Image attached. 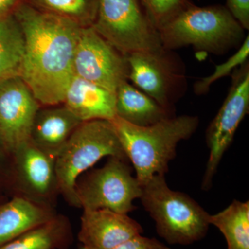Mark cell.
<instances>
[{
	"instance_id": "obj_1",
	"label": "cell",
	"mask_w": 249,
	"mask_h": 249,
	"mask_svg": "<svg viewBox=\"0 0 249 249\" xmlns=\"http://www.w3.org/2000/svg\"><path fill=\"white\" fill-rule=\"evenodd\" d=\"M13 14L25 39L21 78L40 105L62 104L74 76L73 59L83 27L71 19L42 12L24 0Z\"/></svg>"
},
{
	"instance_id": "obj_2",
	"label": "cell",
	"mask_w": 249,
	"mask_h": 249,
	"mask_svg": "<svg viewBox=\"0 0 249 249\" xmlns=\"http://www.w3.org/2000/svg\"><path fill=\"white\" fill-rule=\"evenodd\" d=\"M127 160L142 185L155 175L169 170L177 146L191 138L199 124L197 116H171L145 127L134 125L116 116L111 121Z\"/></svg>"
},
{
	"instance_id": "obj_3",
	"label": "cell",
	"mask_w": 249,
	"mask_h": 249,
	"mask_svg": "<svg viewBox=\"0 0 249 249\" xmlns=\"http://www.w3.org/2000/svg\"><path fill=\"white\" fill-rule=\"evenodd\" d=\"M142 186L141 202L168 244L190 245L206 237L210 214L186 193L170 189L165 175H154Z\"/></svg>"
},
{
	"instance_id": "obj_4",
	"label": "cell",
	"mask_w": 249,
	"mask_h": 249,
	"mask_svg": "<svg viewBox=\"0 0 249 249\" xmlns=\"http://www.w3.org/2000/svg\"><path fill=\"white\" fill-rule=\"evenodd\" d=\"M245 29L221 5L193 4L159 31L166 50L193 46L198 50L222 54L242 45Z\"/></svg>"
},
{
	"instance_id": "obj_5",
	"label": "cell",
	"mask_w": 249,
	"mask_h": 249,
	"mask_svg": "<svg viewBox=\"0 0 249 249\" xmlns=\"http://www.w3.org/2000/svg\"><path fill=\"white\" fill-rule=\"evenodd\" d=\"M106 157L128 160L111 121L96 119L82 122L55 160L58 192L69 204L79 207L77 181Z\"/></svg>"
},
{
	"instance_id": "obj_6",
	"label": "cell",
	"mask_w": 249,
	"mask_h": 249,
	"mask_svg": "<svg viewBox=\"0 0 249 249\" xmlns=\"http://www.w3.org/2000/svg\"><path fill=\"white\" fill-rule=\"evenodd\" d=\"M91 27L124 56L165 49L139 0H98Z\"/></svg>"
},
{
	"instance_id": "obj_7",
	"label": "cell",
	"mask_w": 249,
	"mask_h": 249,
	"mask_svg": "<svg viewBox=\"0 0 249 249\" xmlns=\"http://www.w3.org/2000/svg\"><path fill=\"white\" fill-rule=\"evenodd\" d=\"M76 193L78 206L83 210L128 214L136 209L133 201L142 196V186L127 160L110 157L102 168L77 181Z\"/></svg>"
},
{
	"instance_id": "obj_8",
	"label": "cell",
	"mask_w": 249,
	"mask_h": 249,
	"mask_svg": "<svg viewBox=\"0 0 249 249\" xmlns=\"http://www.w3.org/2000/svg\"><path fill=\"white\" fill-rule=\"evenodd\" d=\"M249 111V60L233 71L227 98L206 130L210 154L201 189L208 191L223 156L231 145L236 131Z\"/></svg>"
},
{
	"instance_id": "obj_9",
	"label": "cell",
	"mask_w": 249,
	"mask_h": 249,
	"mask_svg": "<svg viewBox=\"0 0 249 249\" xmlns=\"http://www.w3.org/2000/svg\"><path fill=\"white\" fill-rule=\"evenodd\" d=\"M73 73L116 93L119 85L127 79L128 65L126 56L92 27H83L75 51Z\"/></svg>"
},
{
	"instance_id": "obj_10",
	"label": "cell",
	"mask_w": 249,
	"mask_h": 249,
	"mask_svg": "<svg viewBox=\"0 0 249 249\" xmlns=\"http://www.w3.org/2000/svg\"><path fill=\"white\" fill-rule=\"evenodd\" d=\"M128 76L137 88L172 113L185 76L169 50L134 53L126 56Z\"/></svg>"
},
{
	"instance_id": "obj_11",
	"label": "cell",
	"mask_w": 249,
	"mask_h": 249,
	"mask_svg": "<svg viewBox=\"0 0 249 249\" xmlns=\"http://www.w3.org/2000/svg\"><path fill=\"white\" fill-rule=\"evenodd\" d=\"M40 103L20 76L0 81V144L14 153L30 139Z\"/></svg>"
},
{
	"instance_id": "obj_12",
	"label": "cell",
	"mask_w": 249,
	"mask_h": 249,
	"mask_svg": "<svg viewBox=\"0 0 249 249\" xmlns=\"http://www.w3.org/2000/svg\"><path fill=\"white\" fill-rule=\"evenodd\" d=\"M15 169L24 196L49 206L48 203L59 193L55 160L29 141L13 154Z\"/></svg>"
},
{
	"instance_id": "obj_13",
	"label": "cell",
	"mask_w": 249,
	"mask_h": 249,
	"mask_svg": "<svg viewBox=\"0 0 249 249\" xmlns=\"http://www.w3.org/2000/svg\"><path fill=\"white\" fill-rule=\"evenodd\" d=\"M142 232V225L128 214L83 210L78 238L88 249H114Z\"/></svg>"
},
{
	"instance_id": "obj_14",
	"label": "cell",
	"mask_w": 249,
	"mask_h": 249,
	"mask_svg": "<svg viewBox=\"0 0 249 249\" xmlns=\"http://www.w3.org/2000/svg\"><path fill=\"white\" fill-rule=\"evenodd\" d=\"M62 104L82 122L115 119L116 93L74 76L69 85Z\"/></svg>"
},
{
	"instance_id": "obj_15",
	"label": "cell",
	"mask_w": 249,
	"mask_h": 249,
	"mask_svg": "<svg viewBox=\"0 0 249 249\" xmlns=\"http://www.w3.org/2000/svg\"><path fill=\"white\" fill-rule=\"evenodd\" d=\"M82 121L65 106L38 109L29 141L47 155L56 158Z\"/></svg>"
},
{
	"instance_id": "obj_16",
	"label": "cell",
	"mask_w": 249,
	"mask_h": 249,
	"mask_svg": "<svg viewBox=\"0 0 249 249\" xmlns=\"http://www.w3.org/2000/svg\"><path fill=\"white\" fill-rule=\"evenodd\" d=\"M52 207L24 196H16L0 206V247L29 229L55 215Z\"/></svg>"
},
{
	"instance_id": "obj_17",
	"label": "cell",
	"mask_w": 249,
	"mask_h": 249,
	"mask_svg": "<svg viewBox=\"0 0 249 249\" xmlns=\"http://www.w3.org/2000/svg\"><path fill=\"white\" fill-rule=\"evenodd\" d=\"M116 114L122 120L141 127L152 125L173 116L127 80L119 85L116 92Z\"/></svg>"
},
{
	"instance_id": "obj_18",
	"label": "cell",
	"mask_w": 249,
	"mask_h": 249,
	"mask_svg": "<svg viewBox=\"0 0 249 249\" xmlns=\"http://www.w3.org/2000/svg\"><path fill=\"white\" fill-rule=\"evenodd\" d=\"M71 240L70 221L55 214L50 220L29 229L0 249H65Z\"/></svg>"
},
{
	"instance_id": "obj_19",
	"label": "cell",
	"mask_w": 249,
	"mask_h": 249,
	"mask_svg": "<svg viewBox=\"0 0 249 249\" xmlns=\"http://www.w3.org/2000/svg\"><path fill=\"white\" fill-rule=\"evenodd\" d=\"M24 52V34L14 15L0 19V81L20 76Z\"/></svg>"
},
{
	"instance_id": "obj_20",
	"label": "cell",
	"mask_w": 249,
	"mask_h": 249,
	"mask_svg": "<svg viewBox=\"0 0 249 249\" xmlns=\"http://www.w3.org/2000/svg\"><path fill=\"white\" fill-rule=\"evenodd\" d=\"M209 222L225 237L227 249H249V201L234 200L215 214Z\"/></svg>"
},
{
	"instance_id": "obj_21",
	"label": "cell",
	"mask_w": 249,
	"mask_h": 249,
	"mask_svg": "<svg viewBox=\"0 0 249 249\" xmlns=\"http://www.w3.org/2000/svg\"><path fill=\"white\" fill-rule=\"evenodd\" d=\"M35 9L71 19L83 27H91L97 13L98 0H24Z\"/></svg>"
},
{
	"instance_id": "obj_22",
	"label": "cell",
	"mask_w": 249,
	"mask_h": 249,
	"mask_svg": "<svg viewBox=\"0 0 249 249\" xmlns=\"http://www.w3.org/2000/svg\"><path fill=\"white\" fill-rule=\"evenodd\" d=\"M147 18L157 31L189 8V0H139Z\"/></svg>"
},
{
	"instance_id": "obj_23",
	"label": "cell",
	"mask_w": 249,
	"mask_h": 249,
	"mask_svg": "<svg viewBox=\"0 0 249 249\" xmlns=\"http://www.w3.org/2000/svg\"><path fill=\"white\" fill-rule=\"evenodd\" d=\"M249 55V35L241 45L240 49L231 58L228 59L224 63L218 65L212 74L196 82L194 86L195 92L200 95L207 92L211 85L216 80L223 77L229 76L232 71H235L238 67L242 66L248 61Z\"/></svg>"
},
{
	"instance_id": "obj_24",
	"label": "cell",
	"mask_w": 249,
	"mask_h": 249,
	"mask_svg": "<svg viewBox=\"0 0 249 249\" xmlns=\"http://www.w3.org/2000/svg\"><path fill=\"white\" fill-rule=\"evenodd\" d=\"M114 249H171L156 238L139 235Z\"/></svg>"
},
{
	"instance_id": "obj_25",
	"label": "cell",
	"mask_w": 249,
	"mask_h": 249,
	"mask_svg": "<svg viewBox=\"0 0 249 249\" xmlns=\"http://www.w3.org/2000/svg\"><path fill=\"white\" fill-rule=\"evenodd\" d=\"M227 9L245 30L249 29V0H227Z\"/></svg>"
},
{
	"instance_id": "obj_26",
	"label": "cell",
	"mask_w": 249,
	"mask_h": 249,
	"mask_svg": "<svg viewBox=\"0 0 249 249\" xmlns=\"http://www.w3.org/2000/svg\"><path fill=\"white\" fill-rule=\"evenodd\" d=\"M22 0H0V19L13 14Z\"/></svg>"
},
{
	"instance_id": "obj_27",
	"label": "cell",
	"mask_w": 249,
	"mask_h": 249,
	"mask_svg": "<svg viewBox=\"0 0 249 249\" xmlns=\"http://www.w3.org/2000/svg\"><path fill=\"white\" fill-rule=\"evenodd\" d=\"M80 249H88L85 248V247H83V246H81V247H80Z\"/></svg>"
}]
</instances>
